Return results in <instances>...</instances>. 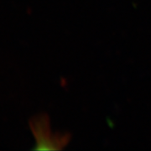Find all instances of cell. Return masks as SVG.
Here are the masks:
<instances>
[{"label": "cell", "instance_id": "cell-1", "mask_svg": "<svg viewBox=\"0 0 151 151\" xmlns=\"http://www.w3.org/2000/svg\"><path fill=\"white\" fill-rule=\"evenodd\" d=\"M33 132L36 139L35 150H60L68 143L70 139L69 136L55 134L51 136L50 134V128L47 117H38L31 122Z\"/></svg>", "mask_w": 151, "mask_h": 151}]
</instances>
